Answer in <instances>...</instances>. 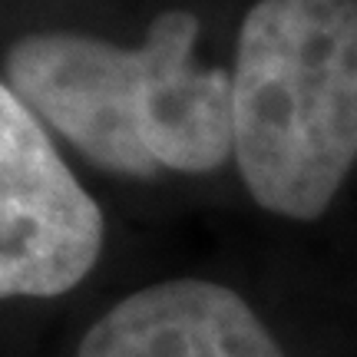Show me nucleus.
Listing matches in <instances>:
<instances>
[{
  "instance_id": "f257e3e1",
  "label": "nucleus",
  "mask_w": 357,
  "mask_h": 357,
  "mask_svg": "<svg viewBox=\"0 0 357 357\" xmlns=\"http://www.w3.org/2000/svg\"><path fill=\"white\" fill-rule=\"evenodd\" d=\"M195 33L185 10L155 17L139 50L40 33L13 47L7 73L20 100L100 166L208 172L235 153V93L222 70L192 63Z\"/></svg>"
},
{
  "instance_id": "f03ea898",
  "label": "nucleus",
  "mask_w": 357,
  "mask_h": 357,
  "mask_svg": "<svg viewBox=\"0 0 357 357\" xmlns=\"http://www.w3.org/2000/svg\"><path fill=\"white\" fill-rule=\"evenodd\" d=\"M231 93L235 155L255 202L318 218L357 159V0H258Z\"/></svg>"
},
{
  "instance_id": "7ed1b4c3",
  "label": "nucleus",
  "mask_w": 357,
  "mask_h": 357,
  "mask_svg": "<svg viewBox=\"0 0 357 357\" xmlns=\"http://www.w3.org/2000/svg\"><path fill=\"white\" fill-rule=\"evenodd\" d=\"M102 215L20 96L0 86V298H50L86 275Z\"/></svg>"
},
{
  "instance_id": "20e7f679",
  "label": "nucleus",
  "mask_w": 357,
  "mask_h": 357,
  "mask_svg": "<svg viewBox=\"0 0 357 357\" xmlns=\"http://www.w3.org/2000/svg\"><path fill=\"white\" fill-rule=\"evenodd\" d=\"M79 357H284L242 298L212 281L142 288L100 318Z\"/></svg>"
}]
</instances>
